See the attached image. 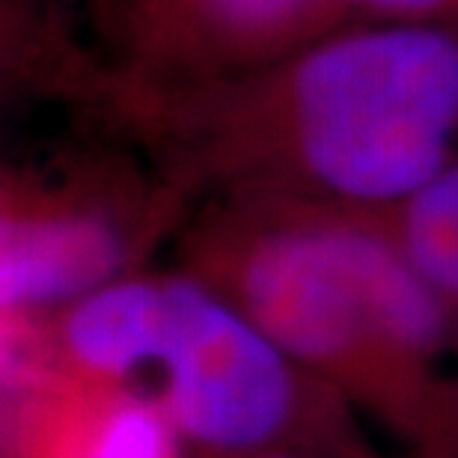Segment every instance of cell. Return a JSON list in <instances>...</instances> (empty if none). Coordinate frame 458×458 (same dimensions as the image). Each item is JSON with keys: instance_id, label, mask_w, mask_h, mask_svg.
Returning <instances> with one entry per match:
<instances>
[{"instance_id": "1", "label": "cell", "mask_w": 458, "mask_h": 458, "mask_svg": "<svg viewBox=\"0 0 458 458\" xmlns=\"http://www.w3.org/2000/svg\"><path fill=\"white\" fill-rule=\"evenodd\" d=\"M114 114L194 185L393 215L458 155V18L331 27L244 75Z\"/></svg>"}, {"instance_id": "2", "label": "cell", "mask_w": 458, "mask_h": 458, "mask_svg": "<svg viewBox=\"0 0 458 458\" xmlns=\"http://www.w3.org/2000/svg\"><path fill=\"white\" fill-rule=\"evenodd\" d=\"M179 268L235 304L301 369L423 458H453L446 354L458 316L387 217L217 191L182 235Z\"/></svg>"}, {"instance_id": "3", "label": "cell", "mask_w": 458, "mask_h": 458, "mask_svg": "<svg viewBox=\"0 0 458 458\" xmlns=\"http://www.w3.org/2000/svg\"><path fill=\"white\" fill-rule=\"evenodd\" d=\"M36 357L158 402L182 441L221 458H366L348 405L185 268L134 271L33 318Z\"/></svg>"}, {"instance_id": "4", "label": "cell", "mask_w": 458, "mask_h": 458, "mask_svg": "<svg viewBox=\"0 0 458 458\" xmlns=\"http://www.w3.org/2000/svg\"><path fill=\"white\" fill-rule=\"evenodd\" d=\"M191 185L111 155L0 170V316L39 318L140 271Z\"/></svg>"}, {"instance_id": "5", "label": "cell", "mask_w": 458, "mask_h": 458, "mask_svg": "<svg viewBox=\"0 0 458 458\" xmlns=\"http://www.w3.org/2000/svg\"><path fill=\"white\" fill-rule=\"evenodd\" d=\"M13 458H182V435L128 384L42 366L18 402Z\"/></svg>"}, {"instance_id": "6", "label": "cell", "mask_w": 458, "mask_h": 458, "mask_svg": "<svg viewBox=\"0 0 458 458\" xmlns=\"http://www.w3.org/2000/svg\"><path fill=\"white\" fill-rule=\"evenodd\" d=\"M107 84V69L72 33L63 0H0V87L9 96L102 105Z\"/></svg>"}, {"instance_id": "7", "label": "cell", "mask_w": 458, "mask_h": 458, "mask_svg": "<svg viewBox=\"0 0 458 458\" xmlns=\"http://www.w3.org/2000/svg\"><path fill=\"white\" fill-rule=\"evenodd\" d=\"M387 224L414 268L458 316V155L387 215Z\"/></svg>"}, {"instance_id": "8", "label": "cell", "mask_w": 458, "mask_h": 458, "mask_svg": "<svg viewBox=\"0 0 458 458\" xmlns=\"http://www.w3.org/2000/svg\"><path fill=\"white\" fill-rule=\"evenodd\" d=\"M334 13H357L366 21L458 18V0H325Z\"/></svg>"}, {"instance_id": "9", "label": "cell", "mask_w": 458, "mask_h": 458, "mask_svg": "<svg viewBox=\"0 0 458 458\" xmlns=\"http://www.w3.org/2000/svg\"><path fill=\"white\" fill-rule=\"evenodd\" d=\"M450 441H453V458H458V369L450 378Z\"/></svg>"}, {"instance_id": "10", "label": "cell", "mask_w": 458, "mask_h": 458, "mask_svg": "<svg viewBox=\"0 0 458 458\" xmlns=\"http://www.w3.org/2000/svg\"><path fill=\"white\" fill-rule=\"evenodd\" d=\"M233 458H301L295 453H256V455H233Z\"/></svg>"}, {"instance_id": "11", "label": "cell", "mask_w": 458, "mask_h": 458, "mask_svg": "<svg viewBox=\"0 0 458 458\" xmlns=\"http://www.w3.org/2000/svg\"><path fill=\"white\" fill-rule=\"evenodd\" d=\"M6 387H15V384H13V378H9L4 360H0V390H6Z\"/></svg>"}, {"instance_id": "12", "label": "cell", "mask_w": 458, "mask_h": 458, "mask_svg": "<svg viewBox=\"0 0 458 458\" xmlns=\"http://www.w3.org/2000/svg\"><path fill=\"white\" fill-rule=\"evenodd\" d=\"M6 98H13V96H9L4 87H0V102H6Z\"/></svg>"}, {"instance_id": "13", "label": "cell", "mask_w": 458, "mask_h": 458, "mask_svg": "<svg viewBox=\"0 0 458 458\" xmlns=\"http://www.w3.org/2000/svg\"><path fill=\"white\" fill-rule=\"evenodd\" d=\"M96 4H98V0H96ZM93 9H96V6H93Z\"/></svg>"}, {"instance_id": "14", "label": "cell", "mask_w": 458, "mask_h": 458, "mask_svg": "<svg viewBox=\"0 0 458 458\" xmlns=\"http://www.w3.org/2000/svg\"><path fill=\"white\" fill-rule=\"evenodd\" d=\"M420 458H423V455H420Z\"/></svg>"}]
</instances>
